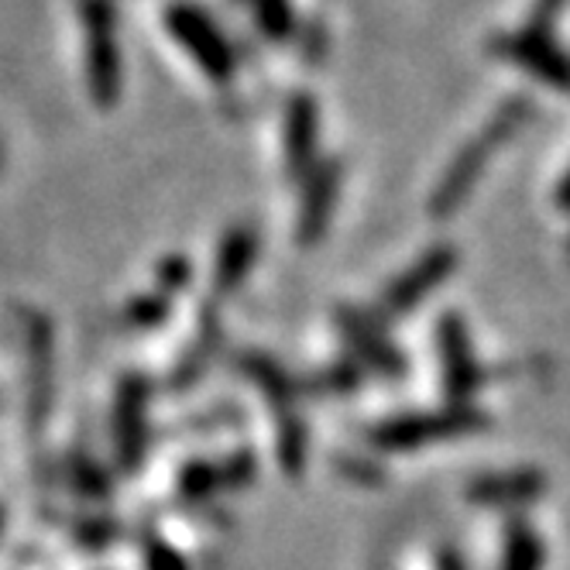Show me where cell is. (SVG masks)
Here are the masks:
<instances>
[{
	"instance_id": "1",
	"label": "cell",
	"mask_w": 570,
	"mask_h": 570,
	"mask_svg": "<svg viewBox=\"0 0 570 570\" xmlns=\"http://www.w3.org/2000/svg\"><path fill=\"white\" fill-rule=\"evenodd\" d=\"M522 114H525V104H522V100L505 104V110L495 114L492 125H488V128L458 155V161L443 173V179H440V186H436V193H433V203H430V210H433V214H440V217H443V214H451V210L458 207V203L471 193V186L478 183L481 169L488 166V158H492V155L509 141V135L519 128Z\"/></svg>"
},
{
	"instance_id": "2",
	"label": "cell",
	"mask_w": 570,
	"mask_h": 570,
	"mask_svg": "<svg viewBox=\"0 0 570 570\" xmlns=\"http://www.w3.org/2000/svg\"><path fill=\"white\" fill-rule=\"evenodd\" d=\"M166 28L179 42V49H186V56L203 72H207L210 79H217V83H230V76H234L230 49H227L220 31L207 18H203L199 11H193V8H186V4H176L166 14Z\"/></svg>"
},
{
	"instance_id": "3",
	"label": "cell",
	"mask_w": 570,
	"mask_h": 570,
	"mask_svg": "<svg viewBox=\"0 0 570 570\" xmlns=\"http://www.w3.org/2000/svg\"><path fill=\"white\" fill-rule=\"evenodd\" d=\"M454 268V252H446V248H436L430 255H423L410 272L399 275L385 296H382V316H402V313H410L420 306V299L426 293H433L436 285L451 275Z\"/></svg>"
},
{
	"instance_id": "4",
	"label": "cell",
	"mask_w": 570,
	"mask_h": 570,
	"mask_svg": "<svg viewBox=\"0 0 570 570\" xmlns=\"http://www.w3.org/2000/svg\"><path fill=\"white\" fill-rule=\"evenodd\" d=\"M495 49L509 62L540 76L543 83H550L557 90L570 87V59L557 46H550L547 38H540V35H505L495 42Z\"/></svg>"
},
{
	"instance_id": "5",
	"label": "cell",
	"mask_w": 570,
	"mask_h": 570,
	"mask_svg": "<svg viewBox=\"0 0 570 570\" xmlns=\"http://www.w3.org/2000/svg\"><path fill=\"white\" fill-rule=\"evenodd\" d=\"M313 148H316V110L309 100L299 97L289 104V120H285V151H289L296 166H306Z\"/></svg>"
},
{
	"instance_id": "6",
	"label": "cell",
	"mask_w": 570,
	"mask_h": 570,
	"mask_svg": "<svg viewBox=\"0 0 570 570\" xmlns=\"http://www.w3.org/2000/svg\"><path fill=\"white\" fill-rule=\"evenodd\" d=\"M255 258V237L248 230H237L224 240L220 258H217V289L227 293L234 285H240V278L248 275Z\"/></svg>"
},
{
	"instance_id": "7",
	"label": "cell",
	"mask_w": 570,
	"mask_h": 570,
	"mask_svg": "<svg viewBox=\"0 0 570 570\" xmlns=\"http://www.w3.org/2000/svg\"><path fill=\"white\" fill-rule=\"evenodd\" d=\"M334 196H337V173L331 169L327 176H323V179L309 189V196H306V203H303V217H299V240H303V244H309V240L323 230V224H327L331 207H334Z\"/></svg>"
},
{
	"instance_id": "8",
	"label": "cell",
	"mask_w": 570,
	"mask_h": 570,
	"mask_svg": "<svg viewBox=\"0 0 570 570\" xmlns=\"http://www.w3.org/2000/svg\"><path fill=\"white\" fill-rule=\"evenodd\" d=\"M443 361H446V379H451L454 385H464L474 375V361H471L464 331L454 320L443 323Z\"/></svg>"
},
{
	"instance_id": "9",
	"label": "cell",
	"mask_w": 570,
	"mask_h": 570,
	"mask_svg": "<svg viewBox=\"0 0 570 570\" xmlns=\"http://www.w3.org/2000/svg\"><path fill=\"white\" fill-rule=\"evenodd\" d=\"M255 11H258V21L268 35H282L285 31V21H289V8H285V0H255Z\"/></svg>"
},
{
	"instance_id": "10",
	"label": "cell",
	"mask_w": 570,
	"mask_h": 570,
	"mask_svg": "<svg viewBox=\"0 0 570 570\" xmlns=\"http://www.w3.org/2000/svg\"><path fill=\"white\" fill-rule=\"evenodd\" d=\"M560 203H563V207H570V176L560 183Z\"/></svg>"
},
{
	"instance_id": "11",
	"label": "cell",
	"mask_w": 570,
	"mask_h": 570,
	"mask_svg": "<svg viewBox=\"0 0 570 570\" xmlns=\"http://www.w3.org/2000/svg\"><path fill=\"white\" fill-rule=\"evenodd\" d=\"M543 4H547V8H553V4H560V0H543Z\"/></svg>"
}]
</instances>
